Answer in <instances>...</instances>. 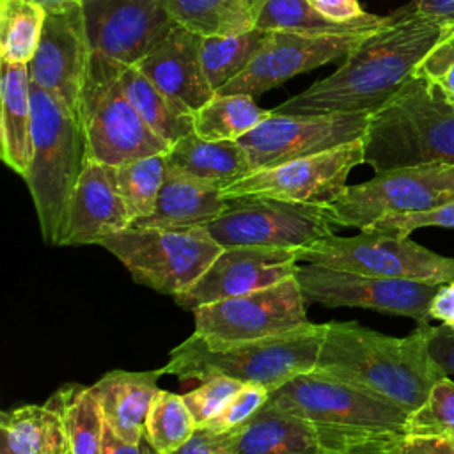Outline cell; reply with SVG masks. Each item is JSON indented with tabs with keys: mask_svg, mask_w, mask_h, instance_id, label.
<instances>
[{
	"mask_svg": "<svg viewBox=\"0 0 454 454\" xmlns=\"http://www.w3.org/2000/svg\"><path fill=\"white\" fill-rule=\"evenodd\" d=\"M454 39V18L419 14L408 5L360 41L326 78L289 98L277 114H372L411 82L438 44Z\"/></svg>",
	"mask_w": 454,
	"mask_h": 454,
	"instance_id": "obj_1",
	"label": "cell"
},
{
	"mask_svg": "<svg viewBox=\"0 0 454 454\" xmlns=\"http://www.w3.org/2000/svg\"><path fill=\"white\" fill-rule=\"evenodd\" d=\"M429 325L390 337L355 321L326 323L314 371L415 411L431 387L447 376L427 349Z\"/></svg>",
	"mask_w": 454,
	"mask_h": 454,
	"instance_id": "obj_2",
	"label": "cell"
},
{
	"mask_svg": "<svg viewBox=\"0 0 454 454\" xmlns=\"http://www.w3.org/2000/svg\"><path fill=\"white\" fill-rule=\"evenodd\" d=\"M268 401L312 424L332 452L376 438L404 436L410 417L404 408L317 371L286 381Z\"/></svg>",
	"mask_w": 454,
	"mask_h": 454,
	"instance_id": "obj_3",
	"label": "cell"
},
{
	"mask_svg": "<svg viewBox=\"0 0 454 454\" xmlns=\"http://www.w3.org/2000/svg\"><path fill=\"white\" fill-rule=\"evenodd\" d=\"M325 333L326 323H309L280 335L227 346H209L192 333L170 351L163 371L179 381L227 376L262 385L271 394L294 376L314 371Z\"/></svg>",
	"mask_w": 454,
	"mask_h": 454,
	"instance_id": "obj_4",
	"label": "cell"
},
{
	"mask_svg": "<svg viewBox=\"0 0 454 454\" xmlns=\"http://www.w3.org/2000/svg\"><path fill=\"white\" fill-rule=\"evenodd\" d=\"M364 163L374 172L426 163L454 165V106L415 76L371 114Z\"/></svg>",
	"mask_w": 454,
	"mask_h": 454,
	"instance_id": "obj_5",
	"label": "cell"
},
{
	"mask_svg": "<svg viewBox=\"0 0 454 454\" xmlns=\"http://www.w3.org/2000/svg\"><path fill=\"white\" fill-rule=\"evenodd\" d=\"M32 161L23 179L44 241L60 245L69 199L87 160L85 138L78 115L35 85H32Z\"/></svg>",
	"mask_w": 454,
	"mask_h": 454,
	"instance_id": "obj_6",
	"label": "cell"
},
{
	"mask_svg": "<svg viewBox=\"0 0 454 454\" xmlns=\"http://www.w3.org/2000/svg\"><path fill=\"white\" fill-rule=\"evenodd\" d=\"M121 67L90 57L80 98L78 119L85 138V158L119 167L170 149L137 114L121 85Z\"/></svg>",
	"mask_w": 454,
	"mask_h": 454,
	"instance_id": "obj_7",
	"label": "cell"
},
{
	"mask_svg": "<svg viewBox=\"0 0 454 454\" xmlns=\"http://www.w3.org/2000/svg\"><path fill=\"white\" fill-rule=\"evenodd\" d=\"M99 247L115 255L137 284L172 296L188 289L222 252L206 227L129 225L103 239Z\"/></svg>",
	"mask_w": 454,
	"mask_h": 454,
	"instance_id": "obj_8",
	"label": "cell"
},
{
	"mask_svg": "<svg viewBox=\"0 0 454 454\" xmlns=\"http://www.w3.org/2000/svg\"><path fill=\"white\" fill-rule=\"evenodd\" d=\"M298 262L431 284L454 280V257L440 255L410 238L367 229L355 236L330 234L298 248Z\"/></svg>",
	"mask_w": 454,
	"mask_h": 454,
	"instance_id": "obj_9",
	"label": "cell"
},
{
	"mask_svg": "<svg viewBox=\"0 0 454 454\" xmlns=\"http://www.w3.org/2000/svg\"><path fill=\"white\" fill-rule=\"evenodd\" d=\"M337 227L328 204H303L262 195L231 197L223 213L206 225L220 247L305 248Z\"/></svg>",
	"mask_w": 454,
	"mask_h": 454,
	"instance_id": "obj_10",
	"label": "cell"
},
{
	"mask_svg": "<svg viewBox=\"0 0 454 454\" xmlns=\"http://www.w3.org/2000/svg\"><path fill=\"white\" fill-rule=\"evenodd\" d=\"M454 200V165L426 163L374 172L369 181L348 184L328 204L337 227L365 229L376 220L431 209Z\"/></svg>",
	"mask_w": 454,
	"mask_h": 454,
	"instance_id": "obj_11",
	"label": "cell"
},
{
	"mask_svg": "<svg viewBox=\"0 0 454 454\" xmlns=\"http://www.w3.org/2000/svg\"><path fill=\"white\" fill-rule=\"evenodd\" d=\"M305 298L293 277L193 310L195 335L209 346H227L280 335L309 325Z\"/></svg>",
	"mask_w": 454,
	"mask_h": 454,
	"instance_id": "obj_12",
	"label": "cell"
},
{
	"mask_svg": "<svg viewBox=\"0 0 454 454\" xmlns=\"http://www.w3.org/2000/svg\"><path fill=\"white\" fill-rule=\"evenodd\" d=\"M294 278L305 301L325 307H353L406 316L429 323V303L442 284L371 277L317 264L296 266Z\"/></svg>",
	"mask_w": 454,
	"mask_h": 454,
	"instance_id": "obj_13",
	"label": "cell"
},
{
	"mask_svg": "<svg viewBox=\"0 0 454 454\" xmlns=\"http://www.w3.org/2000/svg\"><path fill=\"white\" fill-rule=\"evenodd\" d=\"M371 114H277L238 138L252 172L362 140Z\"/></svg>",
	"mask_w": 454,
	"mask_h": 454,
	"instance_id": "obj_14",
	"label": "cell"
},
{
	"mask_svg": "<svg viewBox=\"0 0 454 454\" xmlns=\"http://www.w3.org/2000/svg\"><path fill=\"white\" fill-rule=\"evenodd\" d=\"M364 163V138L312 156L250 172L223 190L227 199L262 195L303 204H332L348 186L349 172Z\"/></svg>",
	"mask_w": 454,
	"mask_h": 454,
	"instance_id": "obj_15",
	"label": "cell"
},
{
	"mask_svg": "<svg viewBox=\"0 0 454 454\" xmlns=\"http://www.w3.org/2000/svg\"><path fill=\"white\" fill-rule=\"evenodd\" d=\"M90 57L135 66L177 25L165 0H82Z\"/></svg>",
	"mask_w": 454,
	"mask_h": 454,
	"instance_id": "obj_16",
	"label": "cell"
},
{
	"mask_svg": "<svg viewBox=\"0 0 454 454\" xmlns=\"http://www.w3.org/2000/svg\"><path fill=\"white\" fill-rule=\"evenodd\" d=\"M90 64V46L82 2L46 5V20L34 59L32 85L51 94L78 115Z\"/></svg>",
	"mask_w": 454,
	"mask_h": 454,
	"instance_id": "obj_17",
	"label": "cell"
},
{
	"mask_svg": "<svg viewBox=\"0 0 454 454\" xmlns=\"http://www.w3.org/2000/svg\"><path fill=\"white\" fill-rule=\"evenodd\" d=\"M371 34L372 32L300 34L270 30V37L247 69L225 83L216 94H248L259 98L296 74L340 59L344 60L346 55Z\"/></svg>",
	"mask_w": 454,
	"mask_h": 454,
	"instance_id": "obj_18",
	"label": "cell"
},
{
	"mask_svg": "<svg viewBox=\"0 0 454 454\" xmlns=\"http://www.w3.org/2000/svg\"><path fill=\"white\" fill-rule=\"evenodd\" d=\"M296 266L294 248L222 247L209 268L188 289L174 294V301L193 312L207 303L275 286L293 277Z\"/></svg>",
	"mask_w": 454,
	"mask_h": 454,
	"instance_id": "obj_19",
	"label": "cell"
},
{
	"mask_svg": "<svg viewBox=\"0 0 454 454\" xmlns=\"http://www.w3.org/2000/svg\"><path fill=\"white\" fill-rule=\"evenodd\" d=\"M133 218L117 186L115 167L85 160L71 193L60 245H99Z\"/></svg>",
	"mask_w": 454,
	"mask_h": 454,
	"instance_id": "obj_20",
	"label": "cell"
},
{
	"mask_svg": "<svg viewBox=\"0 0 454 454\" xmlns=\"http://www.w3.org/2000/svg\"><path fill=\"white\" fill-rule=\"evenodd\" d=\"M200 41L202 35L176 25L147 57L135 64L160 90L192 114L216 94L202 69Z\"/></svg>",
	"mask_w": 454,
	"mask_h": 454,
	"instance_id": "obj_21",
	"label": "cell"
},
{
	"mask_svg": "<svg viewBox=\"0 0 454 454\" xmlns=\"http://www.w3.org/2000/svg\"><path fill=\"white\" fill-rule=\"evenodd\" d=\"M216 436L232 454H339L325 447L312 424L270 401L248 422Z\"/></svg>",
	"mask_w": 454,
	"mask_h": 454,
	"instance_id": "obj_22",
	"label": "cell"
},
{
	"mask_svg": "<svg viewBox=\"0 0 454 454\" xmlns=\"http://www.w3.org/2000/svg\"><path fill=\"white\" fill-rule=\"evenodd\" d=\"M165 374L156 371H110L90 388L99 403L105 422L124 440L138 443L144 438V426L153 399L160 392L158 380Z\"/></svg>",
	"mask_w": 454,
	"mask_h": 454,
	"instance_id": "obj_23",
	"label": "cell"
},
{
	"mask_svg": "<svg viewBox=\"0 0 454 454\" xmlns=\"http://www.w3.org/2000/svg\"><path fill=\"white\" fill-rule=\"evenodd\" d=\"M223 190L167 168L154 211L131 225L158 229L206 227L227 207Z\"/></svg>",
	"mask_w": 454,
	"mask_h": 454,
	"instance_id": "obj_24",
	"label": "cell"
},
{
	"mask_svg": "<svg viewBox=\"0 0 454 454\" xmlns=\"http://www.w3.org/2000/svg\"><path fill=\"white\" fill-rule=\"evenodd\" d=\"M0 147L4 163L25 177L34 153L28 64L0 60Z\"/></svg>",
	"mask_w": 454,
	"mask_h": 454,
	"instance_id": "obj_25",
	"label": "cell"
},
{
	"mask_svg": "<svg viewBox=\"0 0 454 454\" xmlns=\"http://www.w3.org/2000/svg\"><path fill=\"white\" fill-rule=\"evenodd\" d=\"M167 168L225 190L252 172L238 140H204L195 131L177 140L165 154Z\"/></svg>",
	"mask_w": 454,
	"mask_h": 454,
	"instance_id": "obj_26",
	"label": "cell"
},
{
	"mask_svg": "<svg viewBox=\"0 0 454 454\" xmlns=\"http://www.w3.org/2000/svg\"><path fill=\"white\" fill-rule=\"evenodd\" d=\"M390 20L392 14L365 12L353 21H335L317 11L310 0H262L255 28L300 34H367L380 30Z\"/></svg>",
	"mask_w": 454,
	"mask_h": 454,
	"instance_id": "obj_27",
	"label": "cell"
},
{
	"mask_svg": "<svg viewBox=\"0 0 454 454\" xmlns=\"http://www.w3.org/2000/svg\"><path fill=\"white\" fill-rule=\"evenodd\" d=\"M121 85L145 124L168 145L193 131V114L160 90L137 66L121 67Z\"/></svg>",
	"mask_w": 454,
	"mask_h": 454,
	"instance_id": "obj_28",
	"label": "cell"
},
{
	"mask_svg": "<svg viewBox=\"0 0 454 454\" xmlns=\"http://www.w3.org/2000/svg\"><path fill=\"white\" fill-rule=\"evenodd\" d=\"M2 440L18 454H69L62 415L51 404H25L4 411Z\"/></svg>",
	"mask_w": 454,
	"mask_h": 454,
	"instance_id": "obj_29",
	"label": "cell"
},
{
	"mask_svg": "<svg viewBox=\"0 0 454 454\" xmlns=\"http://www.w3.org/2000/svg\"><path fill=\"white\" fill-rule=\"evenodd\" d=\"M174 21L202 37L236 35L255 28L254 0H165Z\"/></svg>",
	"mask_w": 454,
	"mask_h": 454,
	"instance_id": "obj_30",
	"label": "cell"
},
{
	"mask_svg": "<svg viewBox=\"0 0 454 454\" xmlns=\"http://www.w3.org/2000/svg\"><path fill=\"white\" fill-rule=\"evenodd\" d=\"M64 420L69 454H101L105 417L89 387L67 385L50 399Z\"/></svg>",
	"mask_w": 454,
	"mask_h": 454,
	"instance_id": "obj_31",
	"label": "cell"
},
{
	"mask_svg": "<svg viewBox=\"0 0 454 454\" xmlns=\"http://www.w3.org/2000/svg\"><path fill=\"white\" fill-rule=\"evenodd\" d=\"M270 115L248 94H215L193 112V131L204 140H238Z\"/></svg>",
	"mask_w": 454,
	"mask_h": 454,
	"instance_id": "obj_32",
	"label": "cell"
},
{
	"mask_svg": "<svg viewBox=\"0 0 454 454\" xmlns=\"http://www.w3.org/2000/svg\"><path fill=\"white\" fill-rule=\"evenodd\" d=\"M270 37V30L252 28L236 35H207L200 41V62L207 83L218 92L241 74Z\"/></svg>",
	"mask_w": 454,
	"mask_h": 454,
	"instance_id": "obj_33",
	"label": "cell"
},
{
	"mask_svg": "<svg viewBox=\"0 0 454 454\" xmlns=\"http://www.w3.org/2000/svg\"><path fill=\"white\" fill-rule=\"evenodd\" d=\"M46 7L37 0H0V57L28 64L41 41Z\"/></svg>",
	"mask_w": 454,
	"mask_h": 454,
	"instance_id": "obj_34",
	"label": "cell"
},
{
	"mask_svg": "<svg viewBox=\"0 0 454 454\" xmlns=\"http://www.w3.org/2000/svg\"><path fill=\"white\" fill-rule=\"evenodd\" d=\"M197 431V422L183 401V395L160 390L151 403L144 438L156 454H174Z\"/></svg>",
	"mask_w": 454,
	"mask_h": 454,
	"instance_id": "obj_35",
	"label": "cell"
},
{
	"mask_svg": "<svg viewBox=\"0 0 454 454\" xmlns=\"http://www.w3.org/2000/svg\"><path fill=\"white\" fill-rule=\"evenodd\" d=\"M165 174V154H153L115 167L117 186L133 218V223L154 211Z\"/></svg>",
	"mask_w": 454,
	"mask_h": 454,
	"instance_id": "obj_36",
	"label": "cell"
},
{
	"mask_svg": "<svg viewBox=\"0 0 454 454\" xmlns=\"http://www.w3.org/2000/svg\"><path fill=\"white\" fill-rule=\"evenodd\" d=\"M406 436L454 440V381L449 376L440 378L426 401L410 413Z\"/></svg>",
	"mask_w": 454,
	"mask_h": 454,
	"instance_id": "obj_37",
	"label": "cell"
},
{
	"mask_svg": "<svg viewBox=\"0 0 454 454\" xmlns=\"http://www.w3.org/2000/svg\"><path fill=\"white\" fill-rule=\"evenodd\" d=\"M243 385L245 383L227 376H213L200 381L199 387L184 392L183 401L193 415L197 429L216 417Z\"/></svg>",
	"mask_w": 454,
	"mask_h": 454,
	"instance_id": "obj_38",
	"label": "cell"
},
{
	"mask_svg": "<svg viewBox=\"0 0 454 454\" xmlns=\"http://www.w3.org/2000/svg\"><path fill=\"white\" fill-rule=\"evenodd\" d=\"M270 399V390L257 383H245L239 392L227 403V406L199 429L213 434L229 433L248 422Z\"/></svg>",
	"mask_w": 454,
	"mask_h": 454,
	"instance_id": "obj_39",
	"label": "cell"
},
{
	"mask_svg": "<svg viewBox=\"0 0 454 454\" xmlns=\"http://www.w3.org/2000/svg\"><path fill=\"white\" fill-rule=\"evenodd\" d=\"M420 227L454 229V200L436 206V207H431V209H424V211L388 215V216L376 220L374 223H371L365 229L374 231V232H385V234L408 238L413 231H417Z\"/></svg>",
	"mask_w": 454,
	"mask_h": 454,
	"instance_id": "obj_40",
	"label": "cell"
},
{
	"mask_svg": "<svg viewBox=\"0 0 454 454\" xmlns=\"http://www.w3.org/2000/svg\"><path fill=\"white\" fill-rule=\"evenodd\" d=\"M424 78L449 105L454 106V39L438 44L419 66Z\"/></svg>",
	"mask_w": 454,
	"mask_h": 454,
	"instance_id": "obj_41",
	"label": "cell"
},
{
	"mask_svg": "<svg viewBox=\"0 0 454 454\" xmlns=\"http://www.w3.org/2000/svg\"><path fill=\"white\" fill-rule=\"evenodd\" d=\"M427 349L440 369L447 376H454V330L443 325H429Z\"/></svg>",
	"mask_w": 454,
	"mask_h": 454,
	"instance_id": "obj_42",
	"label": "cell"
},
{
	"mask_svg": "<svg viewBox=\"0 0 454 454\" xmlns=\"http://www.w3.org/2000/svg\"><path fill=\"white\" fill-rule=\"evenodd\" d=\"M394 454H454V440L429 436H399Z\"/></svg>",
	"mask_w": 454,
	"mask_h": 454,
	"instance_id": "obj_43",
	"label": "cell"
},
{
	"mask_svg": "<svg viewBox=\"0 0 454 454\" xmlns=\"http://www.w3.org/2000/svg\"><path fill=\"white\" fill-rule=\"evenodd\" d=\"M429 317L454 330V280L438 287L429 303Z\"/></svg>",
	"mask_w": 454,
	"mask_h": 454,
	"instance_id": "obj_44",
	"label": "cell"
},
{
	"mask_svg": "<svg viewBox=\"0 0 454 454\" xmlns=\"http://www.w3.org/2000/svg\"><path fill=\"white\" fill-rule=\"evenodd\" d=\"M101 454H156V450L149 445L145 438H142L138 443H131L124 438H121L106 422H105V433H103V450Z\"/></svg>",
	"mask_w": 454,
	"mask_h": 454,
	"instance_id": "obj_45",
	"label": "cell"
},
{
	"mask_svg": "<svg viewBox=\"0 0 454 454\" xmlns=\"http://www.w3.org/2000/svg\"><path fill=\"white\" fill-rule=\"evenodd\" d=\"M312 5L325 16L335 21H353L365 14L358 0H310Z\"/></svg>",
	"mask_w": 454,
	"mask_h": 454,
	"instance_id": "obj_46",
	"label": "cell"
},
{
	"mask_svg": "<svg viewBox=\"0 0 454 454\" xmlns=\"http://www.w3.org/2000/svg\"><path fill=\"white\" fill-rule=\"evenodd\" d=\"M174 454H232V452L218 440L216 434L206 429H197L195 434Z\"/></svg>",
	"mask_w": 454,
	"mask_h": 454,
	"instance_id": "obj_47",
	"label": "cell"
},
{
	"mask_svg": "<svg viewBox=\"0 0 454 454\" xmlns=\"http://www.w3.org/2000/svg\"><path fill=\"white\" fill-rule=\"evenodd\" d=\"M406 5L419 14L454 18V0H411Z\"/></svg>",
	"mask_w": 454,
	"mask_h": 454,
	"instance_id": "obj_48",
	"label": "cell"
},
{
	"mask_svg": "<svg viewBox=\"0 0 454 454\" xmlns=\"http://www.w3.org/2000/svg\"><path fill=\"white\" fill-rule=\"evenodd\" d=\"M399 436H388V438H376L369 440L358 445H353L339 454H394L395 442Z\"/></svg>",
	"mask_w": 454,
	"mask_h": 454,
	"instance_id": "obj_49",
	"label": "cell"
},
{
	"mask_svg": "<svg viewBox=\"0 0 454 454\" xmlns=\"http://www.w3.org/2000/svg\"><path fill=\"white\" fill-rule=\"evenodd\" d=\"M37 2H41L46 7V5H55V4H64V2H82V0H37Z\"/></svg>",
	"mask_w": 454,
	"mask_h": 454,
	"instance_id": "obj_50",
	"label": "cell"
},
{
	"mask_svg": "<svg viewBox=\"0 0 454 454\" xmlns=\"http://www.w3.org/2000/svg\"><path fill=\"white\" fill-rule=\"evenodd\" d=\"M0 454H18V452H14L4 440H2V449H0Z\"/></svg>",
	"mask_w": 454,
	"mask_h": 454,
	"instance_id": "obj_51",
	"label": "cell"
},
{
	"mask_svg": "<svg viewBox=\"0 0 454 454\" xmlns=\"http://www.w3.org/2000/svg\"><path fill=\"white\" fill-rule=\"evenodd\" d=\"M255 2V11L259 12V7H261V4H262V0H254Z\"/></svg>",
	"mask_w": 454,
	"mask_h": 454,
	"instance_id": "obj_52",
	"label": "cell"
}]
</instances>
